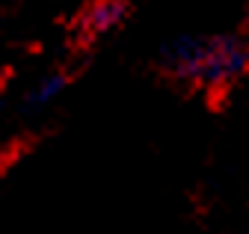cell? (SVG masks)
Instances as JSON below:
<instances>
[{
  "mask_svg": "<svg viewBox=\"0 0 249 234\" xmlns=\"http://www.w3.org/2000/svg\"><path fill=\"white\" fill-rule=\"evenodd\" d=\"M163 71L190 89H226L249 71V39L229 33H187L160 48Z\"/></svg>",
  "mask_w": 249,
  "mask_h": 234,
  "instance_id": "cell-1",
  "label": "cell"
},
{
  "mask_svg": "<svg viewBox=\"0 0 249 234\" xmlns=\"http://www.w3.org/2000/svg\"><path fill=\"white\" fill-rule=\"evenodd\" d=\"M124 18H128V0H92L80 18V30L89 39H98L119 30Z\"/></svg>",
  "mask_w": 249,
  "mask_h": 234,
  "instance_id": "cell-2",
  "label": "cell"
},
{
  "mask_svg": "<svg viewBox=\"0 0 249 234\" xmlns=\"http://www.w3.org/2000/svg\"><path fill=\"white\" fill-rule=\"evenodd\" d=\"M69 89V74L59 71V68H51L45 74H39L27 89V107L30 110H48L51 104H56L62 98V92Z\"/></svg>",
  "mask_w": 249,
  "mask_h": 234,
  "instance_id": "cell-3",
  "label": "cell"
}]
</instances>
